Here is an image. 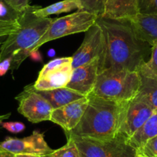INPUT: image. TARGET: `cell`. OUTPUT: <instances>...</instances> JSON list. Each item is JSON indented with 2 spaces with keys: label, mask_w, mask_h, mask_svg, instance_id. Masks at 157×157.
<instances>
[{
  "label": "cell",
  "mask_w": 157,
  "mask_h": 157,
  "mask_svg": "<svg viewBox=\"0 0 157 157\" xmlns=\"http://www.w3.org/2000/svg\"><path fill=\"white\" fill-rule=\"evenodd\" d=\"M75 142L80 157H134L136 150L128 143L127 137L121 132L111 139L67 135Z\"/></svg>",
  "instance_id": "5b68a950"
},
{
  "label": "cell",
  "mask_w": 157,
  "mask_h": 157,
  "mask_svg": "<svg viewBox=\"0 0 157 157\" xmlns=\"http://www.w3.org/2000/svg\"><path fill=\"white\" fill-rule=\"evenodd\" d=\"M21 13H17L11 8L5 0H0V19L17 21Z\"/></svg>",
  "instance_id": "603a6c76"
},
{
  "label": "cell",
  "mask_w": 157,
  "mask_h": 157,
  "mask_svg": "<svg viewBox=\"0 0 157 157\" xmlns=\"http://www.w3.org/2000/svg\"><path fill=\"white\" fill-rule=\"evenodd\" d=\"M140 86L137 71L106 69L98 74L90 94L116 102H128L138 95Z\"/></svg>",
  "instance_id": "277c9868"
},
{
  "label": "cell",
  "mask_w": 157,
  "mask_h": 157,
  "mask_svg": "<svg viewBox=\"0 0 157 157\" xmlns=\"http://www.w3.org/2000/svg\"><path fill=\"white\" fill-rule=\"evenodd\" d=\"M16 157H43V155H32V154H15Z\"/></svg>",
  "instance_id": "f546056e"
},
{
  "label": "cell",
  "mask_w": 157,
  "mask_h": 157,
  "mask_svg": "<svg viewBox=\"0 0 157 157\" xmlns=\"http://www.w3.org/2000/svg\"><path fill=\"white\" fill-rule=\"evenodd\" d=\"M10 115H11V113H7V114L0 116V124H1V123H2L4 120H6V119H8V118L10 117Z\"/></svg>",
  "instance_id": "4dcf8cb0"
},
{
  "label": "cell",
  "mask_w": 157,
  "mask_h": 157,
  "mask_svg": "<svg viewBox=\"0 0 157 157\" xmlns=\"http://www.w3.org/2000/svg\"><path fill=\"white\" fill-rule=\"evenodd\" d=\"M145 66L151 72L157 75V44L154 45L151 48V57L147 62L145 63Z\"/></svg>",
  "instance_id": "4316f807"
},
{
  "label": "cell",
  "mask_w": 157,
  "mask_h": 157,
  "mask_svg": "<svg viewBox=\"0 0 157 157\" xmlns=\"http://www.w3.org/2000/svg\"><path fill=\"white\" fill-rule=\"evenodd\" d=\"M96 22L103 33V49L99 60V73L106 69L137 71L149 52L148 43L134 33L128 20L98 17Z\"/></svg>",
  "instance_id": "6da1fadb"
},
{
  "label": "cell",
  "mask_w": 157,
  "mask_h": 157,
  "mask_svg": "<svg viewBox=\"0 0 157 157\" xmlns=\"http://www.w3.org/2000/svg\"><path fill=\"white\" fill-rule=\"evenodd\" d=\"M88 98L86 109L79 123L66 135L100 140L116 136L120 131L127 102H116L92 94Z\"/></svg>",
  "instance_id": "7a4b0ae2"
},
{
  "label": "cell",
  "mask_w": 157,
  "mask_h": 157,
  "mask_svg": "<svg viewBox=\"0 0 157 157\" xmlns=\"http://www.w3.org/2000/svg\"><path fill=\"white\" fill-rule=\"evenodd\" d=\"M81 4V10L89 12L101 17L104 13L106 0H78Z\"/></svg>",
  "instance_id": "44dd1931"
},
{
  "label": "cell",
  "mask_w": 157,
  "mask_h": 157,
  "mask_svg": "<svg viewBox=\"0 0 157 157\" xmlns=\"http://www.w3.org/2000/svg\"><path fill=\"white\" fill-rule=\"evenodd\" d=\"M0 149L14 154H32L47 155L53 151L44 139V135L39 131H34L31 136L24 138L7 137L0 143Z\"/></svg>",
  "instance_id": "30bf717a"
},
{
  "label": "cell",
  "mask_w": 157,
  "mask_h": 157,
  "mask_svg": "<svg viewBox=\"0 0 157 157\" xmlns=\"http://www.w3.org/2000/svg\"><path fill=\"white\" fill-rule=\"evenodd\" d=\"M81 9L82 7L78 0H63L45 8L37 6L33 13L38 17L46 18L51 15L69 13L72 10H81Z\"/></svg>",
  "instance_id": "d6986e66"
},
{
  "label": "cell",
  "mask_w": 157,
  "mask_h": 157,
  "mask_svg": "<svg viewBox=\"0 0 157 157\" xmlns=\"http://www.w3.org/2000/svg\"><path fill=\"white\" fill-rule=\"evenodd\" d=\"M138 14L156 15L157 0H138Z\"/></svg>",
  "instance_id": "cb8c5ba5"
},
{
  "label": "cell",
  "mask_w": 157,
  "mask_h": 157,
  "mask_svg": "<svg viewBox=\"0 0 157 157\" xmlns=\"http://www.w3.org/2000/svg\"><path fill=\"white\" fill-rule=\"evenodd\" d=\"M134 157H145V156H144V155H142V154L139 153V152H136V155Z\"/></svg>",
  "instance_id": "d6a6232c"
},
{
  "label": "cell",
  "mask_w": 157,
  "mask_h": 157,
  "mask_svg": "<svg viewBox=\"0 0 157 157\" xmlns=\"http://www.w3.org/2000/svg\"><path fill=\"white\" fill-rule=\"evenodd\" d=\"M0 125L12 133H19L25 128V125L20 122H2Z\"/></svg>",
  "instance_id": "484cf974"
},
{
  "label": "cell",
  "mask_w": 157,
  "mask_h": 157,
  "mask_svg": "<svg viewBox=\"0 0 157 157\" xmlns=\"http://www.w3.org/2000/svg\"><path fill=\"white\" fill-rule=\"evenodd\" d=\"M88 96L53 109L50 121L63 128L66 133L75 129L88 104Z\"/></svg>",
  "instance_id": "4fadbf2b"
},
{
  "label": "cell",
  "mask_w": 157,
  "mask_h": 157,
  "mask_svg": "<svg viewBox=\"0 0 157 157\" xmlns=\"http://www.w3.org/2000/svg\"><path fill=\"white\" fill-rule=\"evenodd\" d=\"M0 157H16V155L13 152L0 149Z\"/></svg>",
  "instance_id": "f1b7e54d"
},
{
  "label": "cell",
  "mask_w": 157,
  "mask_h": 157,
  "mask_svg": "<svg viewBox=\"0 0 157 157\" xmlns=\"http://www.w3.org/2000/svg\"><path fill=\"white\" fill-rule=\"evenodd\" d=\"M72 63V57H61L49 61L40 70L33 88L38 91H46L66 87L73 70Z\"/></svg>",
  "instance_id": "52a82bcc"
},
{
  "label": "cell",
  "mask_w": 157,
  "mask_h": 157,
  "mask_svg": "<svg viewBox=\"0 0 157 157\" xmlns=\"http://www.w3.org/2000/svg\"><path fill=\"white\" fill-rule=\"evenodd\" d=\"M36 91L43 96L45 99H47L54 109L85 97L83 95L67 87L46 90V91H38V90Z\"/></svg>",
  "instance_id": "e0dca14e"
},
{
  "label": "cell",
  "mask_w": 157,
  "mask_h": 157,
  "mask_svg": "<svg viewBox=\"0 0 157 157\" xmlns=\"http://www.w3.org/2000/svg\"><path fill=\"white\" fill-rule=\"evenodd\" d=\"M55 52H55V50H54V49H50V50L48 52V54H49V56L52 57V56H55Z\"/></svg>",
  "instance_id": "1f68e13d"
},
{
  "label": "cell",
  "mask_w": 157,
  "mask_h": 157,
  "mask_svg": "<svg viewBox=\"0 0 157 157\" xmlns=\"http://www.w3.org/2000/svg\"><path fill=\"white\" fill-rule=\"evenodd\" d=\"M5 2L17 13H22L30 6L29 0H5Z\"/></svg>",
  "instance_id": "d4e9b609"
},
{
  "label": "cell",
  "mask_w": 157,
  "mask_h": 157,
  "mask_svg": "<svg viewBox=\"0 0 157 157\" xmlns=\"http://www.w3.org/2000/svg\"><path fill=\"white\" fill-rule=\"evenodd\" d=\"M138 13V0H106L101 17L129 20Z\"/></svg>",
  "instance_id": "9a60e30c"
},
{
  "label": "cell",
  "mask_w": 157,
  "mask_h": 157,
  "mask_svg": "<svg viewBox=\"0 0 157 157\" xmlns=\"http://www.w3.org/2000/svg\"><path fill=\"white\" fill-rule=\"evenodd\" d=\"M48 157H80L79 151L71 137H67V143L63 147L53 150Z\"/></svg>",
  "instance_id": "ffe728a7"
},
{
  "label": "cell",
  "mask_w": 157,
  "mask_h": 157,
  "mask_svg": "<svg viewBox=\"0 0 157 157\" xmlns=\"http://www.w3.org/2000/svg\"><path fill=\"white\" fill-rule=\"evenodd\" d=\"M128 21L140 40L151 46L157 44V14H137Z\"/></svg>",
  "instance_id": "5bb4252c"
},
{
  "label": "cell",
  "mask_w": 157,
  "mask_h": 157,
  "mask_svg": "<svg viewBox=\"0 0 157 157\" xmlns=\"http://www.w3.org/2000/svg\"><path fill=\"white\" fill-rule=\"evenodd\" d=\"M85 38L72 57V68L86 64L96 58H99L103 49V33L100 25L95 22L86 32Z\"/></svg>",
  "instance_id": "8fae6325"
},
{
  "label": "cell",
  "mask_w": 157,
  "mask_h": 157,
  "mask_svg": "<svg viewBox=\"0 0 157 157\" xmlns=\"http://www.w3.org/2000/svg\"><path fill=\"white\" fill-rule=\"evenodd\" d=\"M19 101L18 111L33 123L43 121H50L51 115L53 111L49 101L39 94L33 85L25 87L23 91L16 97Z\"/></svg>",
  "instance_id": "ba28073f"
},
{
  "label": "cell",
  "mask_w": 157,
  "mask_h": 157,
  "mask_svg": "<svg viewBox=\"0 0 157 157\" xmlns=\"http://www.w3.org/2000/svg\"><path fill=\"white\" fill-rule=\"evenodd\" d=\"M136 152L145 157H157V136L149 139Z\"/></svg>",
  "instance_id": "7402d4cb"
},
{
  "label": "cell",
  "mask_w": 157,
  "mask_h": 157,
  "mask_svg": "<svg viewBox=\"0 0 157 157\" xmlns=\"http://www.w3.org/2000/svg\"><path fill=\"white\" fill-rule=\"evenodd\" d=\"M37 6H30L21 13L19 16V28L13 34L7 36L0 48V61L12 56L21 51H26L30 54V49L38 43L45 34L50 24L52 18L38 17L34 14Z\"/></svg>",
  "instance_id": "3957f363"
},
{
  "label": "cell",
  "mask_w": 157,
  "mask_h": 157,
  "mask_svg": "<svg viewBox=\"0 0 157 157\" xmlns=\"http://www.w3.org/2000/svg\"><path fill=\"white\" fill-rule=\"evenodd\" d=\"M97 18L93 13L78 10L68 16L54 19L45 34L31 48L30 53L38 50L40 46L52 40L75 33H86L96 22Z\"/></svg>",
  "instance_id": "8992f818"
},
{
  "label": "cell",
  "mask_w": 157,
  "mask_h": 157,
  "mask_svg": "<svg viewBox=\"0 0 157 157\" xmlns=\"http://www.w3.org/2000/svg\"><path fill=\"white\" fill-rule=\"evenodd\" d=\"M43 157H48V156H47V155H44V156H43Z\"/></svg>",
  "instance_id": "836d02e7"
},
{
  "label": "cell",
  "mask_w": 157,
  "mask_h": 157,
  "mask_svg": "<svg viewBox=\"0 0 157 157\" xmlns=\"http://www.w3.org/2000/svg\"><path fill=\"white\" fill-rule=\"evenodd\" d=\"M140 78L139 96L157 110V75L151 72L145 63L138 70Z\"/></svg>",
  "instance_id": "2e32d148"
},
{
  "label": "cell",
  "mask_w": 157,
  "mask_h": 157,
  "mask_svg": "<svg viewBox=\"0 0 157 157\" xmlns=\"http://www.w3.org/2000/svg\"><path fill=\"white\" fill-rule=\"evenodd\" d=\"M155 136H157V110H155L149 120L128 140V143L137 150Z\"/></svg>",
  "instance_id": "ac0fdd59"
},
{
  "label": "cell",
  "mask_w": 157,
  "mask_h": 157,
  "mask_svg": "<svg viewBox=\"0 0 157 157\" xmlns=\"http://www.w3.org/2000/svg\"><path fill=\"white\" fill-rule=\"evenodd\" d=\"M154 112L153 107L137 95L126 103L119 132L129 140L149 120Z\"/></svg>",
  "instance_id": "9c48e42d"
},
{
  "label": "cell",
  "mask_w": 157,
  "mask_h": 157,
  "mask_svg": "<svg viewBox=\"0 0 157 157\" xmlns=\"http://www.w3.org/2000/svg\"><path fill=\"white\" fill-rule=\"evenodd\" d=\"M12 60H13V58L12 56H10L0 61V76L5 75L8 72L9 69H11Z\"/></svg>",
  "instance_id": "83f0119b"
},
{
  "label": "cell",
  "mask_w": 157,
  "mask_h": 157,
  "mask_svg": "<svg viewBox=\"0 0 157 157\" xmlns=\"http://www.w3.org/2000/svg\"><path fill=\"white\" fill-rule=\"evenodd\" d=\"M99 60L96 58L92 61L74 68L70 80L66 87L86 96L93 91L99 74Z\"/></svg>",
  "instance_id": "7c38bea8"
}]
</instances>
